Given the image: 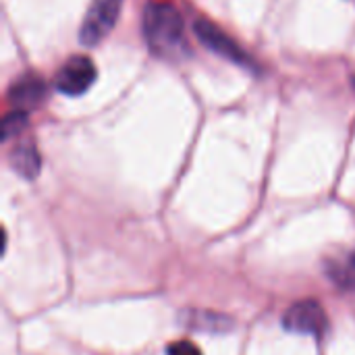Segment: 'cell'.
Returning a JSON list of instances; mask_svg holds the SVG:
<instances>
[{
  "mask_svg": "<svg viewBox=\"0 0 355 355\" xmlns=\"http://www.w3.org/2000/svg\"><path fill=\"white\" fill-rule=\"evenodd\" d=\"M193 29H196V35L200 37V42L210 48L212 52L220 54L223 58L227 60H233L237 64H252L250 56L237 46V42H233L218 25L210 23L208 19H198L193 23Z\"/></svg>",
  "mask_w": 355,
  "mask_h": 355,
  "instance_id": "5",
  "label": "cell"
},
{
  "mask_svg": "<svg viewBox=\"0 0 355 355\" xmlns=\"http://www.w3.org/2000/svg\"><path fill=\"white\" fill-rule=\"evenodd\" d=\"M283 327L291 333L300 335H314L320 337L329 329V318L322 306L314 300H304L293 304L285 316H283Z\"/></svg>",
  "mask_w": 355,
  "mask_h": 355,
  "instance_id": "4",
  "label": "cell"
},
{
  "mask_svg": "<svg viewBox=\"0 0 355 355\" xmlns=\"http://www.w3.org/2000/svg\"><path fill=\"white\" fill-rule=\"evenodd\" d=\"M166 355H202V352L191 341H175L173 345H168Z\"/></svg>",
  "mask_w": 355,
  "mask_h": 355,
  "instance_id": "10",
  "label": "cell"
},
{
  "mask_svg": "<svg viewBox=\"0 0 355 355\" xmlns=\"http://www.w3.org/2000/svg\"><path fill=\"white\" fill-rule=\"evenodd\" d=\"M144 37L148 48L162 58L183 56L187 50L183 17L168 2H150L144 10Z\"/></svg>",
  "mask_w": 355,
  "mask_h": 355,
  "instance_id": "1",
  "label": "cell"
},
{
  "mask_svg": "<svg viewBox=\"0 0 355 355\" xmlns=\"http://www.w3.org/2000/svg\"><path fill=\"white\" fill-rule=\"evenodd\" d=\"M96 67L89 56H71L56 73L54 85L64 96H81L96 81Z\"/></svg>",
  "mask_w": 355,
  "mask_h": 355,
  "instance_id": "3",
  "label": "cell"
},
{
  "mask_svg": "<svg viewBox=\"0 0 355 355\" xmlns=\"http://www.w3.org/2000/svg\"><path fill=\"white\" fill-rule=\"evenodd\" d=\"M27 123V112H19V110H10L4 119V139L17 135Z\"/></svg>",
  "mask_w": 355,
  "mask_h": 355,
  "instance_id": "9",
  "label": "cell"
},
{
  "mask_svg": "<svg viewBox=\"0 0 355 355\" xmlns=\"http://www.w3.org/2000/svg\"><path fill=\"white\" fill-rule=\"evenodd\" d=\"M10 162H12V168L25 179H33L40 171V154L33 144L17 146L10 156Z\"/></svg>",
  "mask_w": 355,
  "mask_h": 355,
  "instance_id": "7",
  "label": "cell"
},
{
  "mask_svg": "<svg viewBox=\"0 0 355 355\" xmlns=\"http://www.w3.org/2000/svg\"><path fill=\"white\" fill-rule=\"evenodd\" d=\"M331 279L335 283H339L341 287L355 291V250L343 262H339L337 266H333Z\"/></svg>",
  "mask_w": 355,
  "mask_h": 355,
  "instance_id": "8",
  "label": "cell"
},
{
  "mask_svg": "<svg viewBox=\"0 0 355 355\" xmlns=\"http://www.w3.org/2000/svg\"><path fill=\"white\" fill-rule=\"evenodd\" d=\"M121 6H123V0H92L85 12L83 25L79 29L81 44L94 46L100 40H104L119 19Z\"/></svg>",
  "mask_w": 355,
  "mask_h": 355,
  "instance_id": "2",
  "label": "cell"
},
{
  "mask_svg": "<svg viewBox=\"0 0 355 355\" xmlns=\"http://www.w3.org/2000/svg\"><path fill=\"white\" fill-rule=\"evenodd\" d=\"M46 96V83L42 77L29 73L19 77L8 92V102L12 106V110L19 112H29L33 106H37Z\"/></svg>",
  "mask_w": 355,
  "mask_h": 355,
  "instance_id": "6",
  "label": "cell"
}]
</instances>
